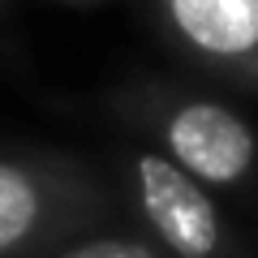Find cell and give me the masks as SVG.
<instances>
[{"label":"cell","instance_id":"obj_3","mask_svg":"<svg viewBox=\"0 0 258 258\" xmlns=\"http://www.w3.org/2000/svg\"><path fill=\"white\" fill-rule=\"evenodd\" d=\"M112 189L138 232L172 258H254L220 198L151 142L112 155Z\"/></svg>","mask_w":258,"mask_h":258},{"label":"cell","instance_id":"obj_4","mask_svg":"<svg viewBox=\"0 0 258 258\" xmlns=\"http://www.w3.org/2000/svg\"><path fill=\"white\" fill-rule=\"evenodd\" d=\"M151 18L203 74L258 95V0H151Z\"/></svg>","mask_w":258,"mask_h":258},{"label":"cell","instance_id":"obj_6","mask_svg":"<svg viewBox=\"0 0 258 258\" xmlns=\"http://www.w3.org/2000/svg\"><path fill=\"white\" fill-rule=\"evenodd\" d=\"M82 5H95V0H82Z\"/></svg>","mask_w":258,"mask_h":258},{"label":"cell","instance_id":"obj_2","mask_svg":"<svg viewBox=\"0 0 258 258\" xmlns=\"http://www.w3.org/2000/svg\"><path fill=\"white\" fill-rule=\"evenodd\" d=\"M125 211L112 181L60 147H0V258H47Z\"/></svg>","mask_w":258,"mask_h":258},{"label":"cell","instance_id":"obj_5","mask_svg":"<svg viewBox=\"0 0 258 258\" xmlns=\"http://www.w3.org/2000/svg\"><path fill=\"white\" fill-rule=\"evenodd\" d=\"M47 258H172L168 249H159L151 237L142 232H129V228H95V232H82V237L64 241L60 249H52Z\"/></svg>","mask_w":258,"mask_h":258},{"label":"cell","instance_id":"obj_1","mask_svg":"<svg viewBox=\"0 0 258 258\" xmlns=\"http://www.w3.org/2000/svg\"><path fill=\"white\" fill-rule=\"evenodd\" d=\"M108 108L211 194L258 198V129L220 95L164 78H129L108 95Z\"/></svg>","mask_w":258,"mask_h":258}]
</instances>
